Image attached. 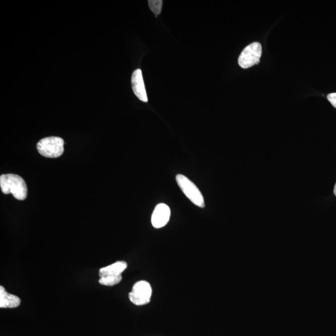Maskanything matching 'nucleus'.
I'll return each mask as SVG.
<instances>
[{"instance_id": "1a4fd4ad", "label": "nucleus", "mask_w": 336, "mask_h": 336, "mask_svg": "<svg viewBox=\"0 0 336 336\" xmlns=\"http://www.w3.org/2000/svg\"><path fill=\"white\" fill-rule=\"evenodd\" d=\"M128 265L125 261H118L114 264L106 267L102 268L99 270L100 277L109 276H116V275H120L125 271Z\"/></svg>"}, {"instance_id": "9d476101", "label": "nucleus", "mask_w": 336, "mask_h": 336, "mask_svg": "<svg viewBox=\"0 0 336 336\" xmlns=\"http://www.w3.org/2000/svg\"><path fill=\"white\" fill-rule=\"evenodd\" d=\"M121 280H122L121 275H116V276L109 275V276L101 277V279L99 280V283L102 284V285L112 286L120 283Z\"/></svg>"}, {"instance_id": "0eeeda50", "label": "nucleus", "mask_w": 336, "mask_h": 336, "mask_svg": "<svg viewBox=\"0 0 336 336\" xmlns=\"http://www.w3.org/2000/svg\"><path fill=\"white\" fill-rule=\"evenodd\" d=\"M131 86H132V89L135 96L141 101L147 102L148 99L141 69H136L133 73L132 76H131Z\"/></svg>"}, {"instance_id": "f8f14e48", "label": "nucleus", "mask_w": 336, "mask_h": 336, "mask_svg": "<svg viewBox=\"0 0 336 336\" xmlns=\"http://www.w3.org/2000/svg\"><path fill=\"white\" fill-rule=\"evenodd\" d=\"M328 101L332 104V106L336 109V92L329 94L328 96Z\"/></svg>"}, {"instance_id": "423d86ee", "label": "nucleus", "mask_w": 336, "mask_h": 336, "mask_svg": "<svg viewBox=\"0 0 336 336\" xmlns=\"http://www.w3.org/2000/svg\"><path fill=\"white\" fill-rule=\"evenodd\" d=\"M171 211L167 204H158L153 211L152 216V224L156 228L164 227L169 222Z\"/></svg>"}, {"instance_id": "9b49d317", "label": "nucleus", "mask_w": 336, "mask_h": 336, "mask_svg": "<svg viewBox=\"0 0 336 336\" xmlns=\"http://www.w3.org/2000/svg\"><path fill=\"white\" fill-rule=\"evenodd\" d=\"M148 4H149L151 10L156 14V16L161 13L163 6L162 0H149Z\"/></svg>"}, {"instance_id": "f03ea898", "label": "nucleus", "mask_w": 336, "mask_h": 336, "mask_svg": "<svg viewBox=\"0 0 336 336\" xmlns=\"http://www.w3.org/2000/svg\"><path fill=\"white\" fill-rule=\"evenodd\" d=\"M64 141L57 136H50L41 140L37 144L39 153L43 157L56 158L60 157L64 153Z\"/></svg>"}, {"instance_id": "20e7f679", "label": "nucleus", "mask_w": 336, "mask_h": 336, "mask_svg": "<svg viewBox=\"0 0 336 336\" xmlns=\"http://www.w3.org/2000/svg\"><path fill=\"white\" fill-rule=\"evenodd\" d=\"M262 53V45L255 42L246 47L238 57V64L243 69H247L259 64Z\"/></svg>"}, {"instance_id": "f257e3e1", "label": "nucleus", "mask_w": 336, "mask_h": 336, "mask_svg": "<svg viewBox=\"0 0 336 336\" xmlns=\"http://www.w3.org/2000/svg\"><path fill=\"white\" fill-rule=\"evenodd\" d=\"M0 187L4 194H12L18 200L23 201L28 196V187L23 177L7 174L0 176Z\"/></svg>"}, {"instance_id": "ddd939ff", "label": "nucleus", "mask_w": 336, "mask_h": 336, "mask_svg": "<svg viewBox=\"0 0 336 336\" xmlns=\"http://www.w3.org/2000/svg\"><path fill=\"white\" fill-rule=\"evenodd\" d=\"M334 194H335L336 196V183L335 184V189H334Z\"/></svg>"}, {"instance_id": "39448f33", "label": "nucleus", "mask_w": 336, "mask_h": 336, "mask_svg": "<svg viewBox=\"0 0 336 336\" xmlns=\"http://www.w3.org/2000/svg\"><path fill=\"white\" fill-rule=\"evenodd\" d=\"M152 294V288L148 281L142 280L134 284L132 291L129 293L131 303L137 306L145 305L150 303Z\"/></svg>"}, {"instance_id": "7ed1b4c3", "label": "nucleus", "mask_w": 336, "mask_h": 336, "mask_svg": "<svg viewBox=\"0 0 336 336\" xmlns=\"http://www.w3.org/2000/svg\"><path fill=\"white\" fill-rule=\"evenodd\" d=\"M176 179L180 189L186 195L187 198L195 205L202 208H204L205 204L203 194L194 182L182 174L177 175Z\"/></svg>"}, {"instance_id": "6e6552de", "label": "nucleus", "mask_w": 336, "mask_h": 336, "mask_svg": "<svg viewBox=\"0 0 336 336\" xmlns=\"http://www.w3.org/2000/svg\"><path fill=\"white\" fill-rule=\"evenodd\" d=\"M18 296L8 293L3 286H0V308H14L20 305Z\"/></svg>"}]
</instances>
